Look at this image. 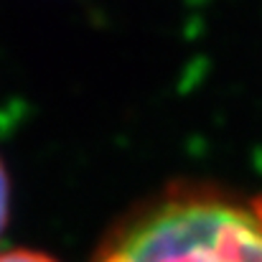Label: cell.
Returning a JSON list of instances; mask_svg holds the SVG:
<instances>
[{
	"instance_id": "1",
	"label": "cell",
	"mask_w": 262,
	"mask_h": 262,
	"mask_svg": "<svg viewBox=\"0 0 262 262\" xmlns=\"http://www.w3.org/2000/svg\"><path fill=\"white\" fill-rule=\"evenodd\" d=\"M94 262H262V222L252 206L173 193L122 222Z\"/></svg>"
},
{
	"instance_id": "2",
	"label": "cell",
	"mask_w": 262,
	"mask_h": 262,
	"mask_svg": "<svg viewBox=\"0 0 262 262\" xmlns=\"http://www.w3.org/2000/svg\"><path fill=\"white\" fill-rule=\"evenodd\" d=\"M8 219H10V176L0 158V234L5 232Z\"/></svg>"
},
{
	"instance_id": "3",
	"label": "cell",
	"mask_w": 262,
	"mask_h": 262,
	"mask_svg": "<svg viewBox=\"0 0 262 262\" xmlns=\"http://www.w3.org/2000/svg\"><path fill=\"white\" fill-rule=\"evenodd\" d=\"M0 262H59L46 252H36V250H5L0 252Z\"/></svg>"
},
{
	"instance_id": "4",
	"label": "cell",
	"mask_w": 262,
	"mask_h": 262,
	"mask_svg": "<svg viewBox=\"0 0 262 262\" xmlns=\"http://www.w3.org/2000/svg\"><path fill=\"white\" fill-rule=\"evenodd\" d=\"M252 209H255V214H257V219H260V222H262V196H260V199H257V201H255V204H252Z\"/></svg>"
}]
</instances>
